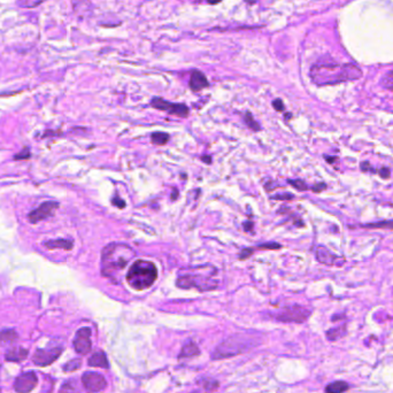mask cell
Segmentation results:
<instances>
[{"label":"cell","mask_w":393,"mask_h":393,"mask_svg":"<svg viewBox=\"0 0 393 393\" xmlns=\"http://www.w3.org/2000/svg\"><path fill=\"white\" fill-rule=\"evenodd\" d=\"M208 85H209L208 81H207L206 76L201 72L196 70V72H193L191 74V78H190V87H191L192 91L198 92L202 89H205V87H207Z\"/></svg>","instance_id":"cell-14"},{"label":"cell","mask_w":393,"mask_h":393,"mask_svg":"<svg viewBox=\"0 0 393 393\" xmlns=\"http://www.w3.org/2000/svg\"><path fill=\"white\" fill-rule=\"evenodd\" d=\"M199 2H201V0H199ZM205 2L210 4V5H215V4H219L221 0H205Z\"/></svg>","instance_id":"cell-42"},{"label":"cell","mask_w":393,"mask_h":393,"mask_svg":"<svg viewBox=\"0 0 393 393\" xmlns=\"http://www.w3.org/2000/svg\"><path fill=\"white\" fill-rule=\"evenodd\" d=\"M281 245L280 244H276V243H268V244H263V245H260L259 249H270V250H278L281 249Z\"/></svg>","instance_id":"cell-33"},{"label":"cell","mask_w":393,"mask_h":393,"mask_svg":"<svg viewBox=\"0 0 393 393\" xmlns=\"http://www.w3.org/2000/svg\"><path fill=\"white\" fill-rule=\"evenodd\" d=\"M244 229H245L246 231H251L252 229H253V223H251V222H245V223H244Z\"/></svg>","instance_id":"cell-40"},{"label":"cell","mask_w":393,"mask_h":393,"mask_svg":"<svg viewBox=\"0 0 393 393\" xmlns=\"http://www.w3.org/2000/svg\"><path fill=\"white\" fill-rule=\"evenodd\" d=\"M74 348L78 354L85 355L91 351L92 342H91V329L84 326L77 330L74 339Z\"/></svg>","instance_id":"cell-10"},{"label":"cell","mask_w":393,"mask_h":393,"mask_svg":"<svg viewBox=\"0 0 393 393\" xmlns=\"http://www.w3.org/2000/svg\"><path fill=\"white\" fill-rule=\"evenodd\" d=\"M362 76L361 69L353 64L339 65L337 63H319L311 69V78L316 85H332V84L354 81Z\"/></svg>","instance_id":"cell-2"},{"label":"cell","mask_w":393,"mask_h":393,"mask_svg":"<svg viewBox=\"0 0 393 393\" xmlns=\"http://www.w3.org/2000/svg\"><path fill=\"white\" fill-rule=\"evenodd\" d=\"M87 365H89L90 367H98V368H105V369L109 368L108 359L107 356H106L105 352L103 351H98L94 353L89 359V361H87Z\"/></svg>","instance_id":"cell-15"},{"label":"cell","mask_w":393,"mask_h":393,"mask_svg":"<svg viewBox=\"0 0 393 393\" xmlns=\"http://www.w3.org/2000/svg\"><path fill=\"white\" fill-rule=\"evenodd\" d=\"M17 334L14 330L6 329L0 331V343L2 344H12L16 341Z\"/></svg>","instance_id":"cell-20"},{"label":"cell","mask_w":393,"mask_h":393,"mask_svg":"<svg viewBox=\"0 0 393 393\" xmlns=\"http://www.w3.org/2000/svg\"><path fill=\"white\" fill-rule=\"evenodd\" d=\"M378 175L381 176L382 178H384V179H387V178H390V176H391V171H390V169H388L387 167H382L381 169L378 170Z\"/></svg>","instance_id":"cell-31"},{"label":"cell","mask_w":393,"mask_h":393,"mask_svg":"<svg viewBox=\"0 0 393 393\" xmlns=\"http://www.w3.org/2000/svg\"><path fill=\"white\" fill-rule=\"evenodd\" d=\"M219 282L214 280L210 275H201V274H187L179 276L176 281V285L180 289L196 288L199 291H209L218 288Z\"/></svg>","instance_id":"cell-5"},{"label":"cell","mask_w":393,"mask_h":393,"mask_svg":"<svg viewBox=\"0 0 393 393\" xmlns=\"http://www.w3.org/2000/svg\"><path fill=\"white\" fill-rule=\"evenodd\" d=\"M325 188H326V185L324 183H320V184L314 185V188H313V191H314V192H320V191H322V190H324Z\"/></svg>","instance_id":"cell-39"},{"label":"cell","mask_w":393,"mask_h":393,"mask_svg":"<svg viewBox=\"0 0 393 393\" xmlns=\"http://www.w3.org/2000/svg\"><path fill=\"white\" fill-rule=\"evenodd\" d=\"M176 196H177V190L174 189V192H173V194H171V199L175 200L176 198H177V197H176Z\"/></svg>","instance_id":"cell-43"},{"label":"cell","mask_w":393,"mask_h":393,"mask_svg":"<svg viewBox=\"0 0 393 393\" xmlns=\"http://www.w3.org/2000/svg\"><path fill=\"white\" fill-rule=\"evenodd\" d=\"M29 157H30L29 149H23V152L15 156V159H17V160H25V159H28Z\"/></svg>","instance_id":"cell-34"},{"label":"cell","mask_w":393,"mask_h":393,"mask_svg":"<svg viewBox=\"0 0 393 393\" xmlns=\"http://www.w3.org/2000/svg\"><path fill=\"white\" fill-rule=\"evenodd\" d=\"M245 2H246L247 4H250V5H253V4L257 3L258 0H245Z\"/></svg>","instance_id":"cell-45"},{"label":"cell","mask_w":393,"mask_h":393,"mask_svg":"<svg viewBox=\"0 0 393 393\" xmlns=\"http://www.w3.org/2000/svg\"><path fill=\"white\" fill-rule=\"evenodd\" d=\"M276 199H281V200H286V199H293V194L286 193V194H280V196L275 197Z\"/></svg>","instance_id":"cell-37"},{"label":"cell","mask_w":393,"mask_h":393,"mask_svg":"<svg viewBox=\"0 0 393 393\" xmlns=\"http://www.w3.org/2000/svg\"><path fill=\"white\" fill-rule=\"evenodd\" d=\"M43 246L48 250L63 249L66 251H70L73 249V241L69 239H54V240H46L43 243Z\"/></svg>","instance_id":"cell-17"},{"label":"cell","mask_w":393,"mask_h":393,"mask_svg":"<svg viewBox=\"0 0 393 393\" xmlns=\"http://www.w3.org/2000/svg\"><path fill=\"white\" fill-rule=\"evenodd\" d=\"M361 227L368 228V229H390V230H393V220L379 221V222H375V223L362 224Z\"/></svg>","instance_id":"cell-21"},{"label":"cell","mask_w":393,"mask_h":393,"mask_svg":"<svg viewBox=\"0 0 393 393\" xmlns=\"http://www.w3.org/2000/svg\"><path fill=\"white\" fill-rule=\"evenodd\" d=\"M289 183L292 185L293 188L300 190V191H305V190H307L308 187L306 185V183L303 182L301 179H297V180H289Z\"/></svg>","instance_id":"cell-30"},{"label":"cell","mask_w":393,"mask_h":393,"mask_svg":"<svg viewBox=\"0 0 393 393\" xmlns=\"http://www.w3.org/2000/svg\"><path fill=\"white\" fill-rule=\"evenodd\" d=\"M81 367H82V360L74 359L72 361L67 362V364L64 366V370L66 373H72V372H75V370H78Z\"/></svg>","instance_id":"cell-25"},{"label":"cell","mask_w":393,"mask_h":393,"mask_svg":"<svg viewBox=\"0 0 393 393\" xmlns=\"http://www.w3.org/2000/svg\"><path fill=\"white\" fill-rule=\"evenodd\" d=\"M273 106H274V108H275L276 110H278V112H283V110H284V104H283V101H282L281 99L274 100Z\"/></svg>","instance_id":"cell-32"},{"label":"cell","mask_w":393,"mask_h":393,"mask_svg":"<svg viewBox=\"0 0 393 393\" xmlns=\"http://www.w3.org/2000/svg\"><path fill=\"white\" fill-rule=\"evenodd\" d=\"M77 391V383L75 379H69V381L65 382L60 388V393H76Z\"/></svg>","instance_id":"cell-23"},{"label":"cell","mask_w":393,"mask_h":393,"mask_svg":"<svg viewBox=\"0 0 393 393\" xmlns=\"http://www.w3.org/2000/svg\"><path fill=\"white\" fill-rule=\"evenodd\" d=\"M381 84L383 87H385V89L393 91V70L384 75L383 78L381 79Z\"/></svg>","instance_id":"cell-26"},{"label":"cell","mask_w":393,"mask_h":393,"mask_svg":"<svg viewBox=\"0 0 393 393\" xmlns=\"http://www.w3.org/2000/svg\"><path fill=\"white\" fill-rule=\"evenodd\" d=\"M202 161L204 162H207V163H210V157H202Z\"/></svg>","instance_id":"cell-44"},{"label":"cell","mask_w":393,"mask_h":393,"mask_svg":"<svg viewBox=\"0 0 393 393\" xmlns=\"http://www.w3.org/2000/svg\"><path fill=\"white\" fill-rule=\"evenodd\" d=\"M152 106L154 108L168 112L171 115H177L180 117H188L190 110L184 104H174L166 101L161 98H154L152 100Z\"/></svg>","instance_id":"cell-9"},{"label":"cell","mask_w":393,"mask_h":393,"mask_svg":"<svg viewBox=\"0 0 393 393\" xmlns=\"http://www.w3.org/2000/svg\"><path fill=\"white\" fill-rule=\"evenodd\" d=\"M59 204L56 201H45L38 207L29 213V221L32 223H38L41 221L48 219L50 216L54 214V211L58 209Z\"/></svg>","instance_id":"cell-11"},{"label":"cell","mask_w":393,"mask_h":393,"mask_svg":"<svg viewBox=\"0 0 393 393\" xmlns=\"http://www.w3.org/2000/svg\"><path fill=\"white\" fill-rule=\"evenodd\" d=\"M315 257L317 261L325 264V266H336L341 267L345 263V259L334 254L324 246H317L315 250Z\"/></svg>","instance_id":"cell-13"},{"label":"cell","mask_w":393,"mask_h":393,"mask_svg":"<svg viewBox=\"0 0 393 393\" xmlns=\"http://www.w3.org/2000/svg\"><path fill=\"white\" fill-rule=\"evenodd\" d=\"M311 315V311L299 305L286 306L274 315V317L280 322H294V323H303Z\"/></svg>","instance_id":"cell-6"},{"label":"cell","mask_w":393,"mask_h":393,"mask_svg":"<svg viewBox=\"0 0 393 393\" xmlns=\"http://www.w3.org/2000/svg\"><path fill=\"white\" fill-rule=\"evenodd\" d=\"M251 254H253V250H252V249H246V250L243 251V253L240 254V259L249 258Z\"/></svg>","instance_id":"cell-38"},{"label":"cell","mask_w":393,"mask_h":393,"mask_svg":"<svg viewBox=\"0 0 393 393\" xmlns=\"http://www.w3.org/2000/svg\"><path fill=\"white\" fill-rule=\"evenodd\" d=\"M28 350H25L23 347H14L8 350L5 354V360L6 361H12V362H21L26 359L28 356Z\"/></svg>","instance_id":"cell-16"},{"label":"cell","mask_w":393,"mask_h":393,"mask_svg":"<svg viewBox=\"0 0 393 393\" xmlns=\"http://www.w3.org/2000/svg\"><path fill=\"white\" fill-rule=\"evenodd\" d=\"M113 204L115 205V206H117L118 208H123V207L126 206V202L123 201V200H121L120 198H118V197H115V198H114V199H113Z\"/></svg>","instance_id":"cell-35"},{"label":"cell","mask_w":393,"mask_h":393,"mask_svg":"<svg viewBox=\"0 0 393 393\" xmlns=\"http://www.w3.org/2000/svg\"><path fill=\"white\" fill-rule=\"evenodd\" d=\"M0 393H2V390H0Z\"/></svg>","instance_id":"cell-46"},{"label":"cell","mask_w":393,"mask_h":393,"mask_svg":"<svg viewBox=\"0 0 393 393\" xmlns=\"http://www.w3.org/2000/svg\"><path fill=\"white\" fill-rule=\"evenodd\" d=\"M158 278L156 264L147 260H137L131 264L126 280L132 289L137 291L151 288Z\"/></svg>","instance_id":"cell-4"},{"label":"cell","mask_w":393,"mask_h":393,"mask_svg":"<svg viewBox=\"0 0 393 393\" xmlns=\"http://www.w3.org/2000/svg\"><path fill=\"white\" fill-rule=\"evenodd\" d=\"M345 335V326H341V328H336V329H331L326 332V337H328L329 341H337L343 336Z\"/></svg>","instance_id":"cell-24"},{"label":"cell","mask_w":393,"mask_h":393,"mask_svg":"<svg viewBox=\"0 0 393 393\" xmlns=\"http://www.w3.org/2000/svg\"><path fill=\"white\" fill-rule=\"evenodd\" d=\"M45 0H22L19 3V5L25 8H35L43 4Z\"/></svg>","instance_id":"cell-28"},{"label":"cell","mask_w":393,"mask_h":393,"mask_svg":"<svg viewBox=\"0 0 393 393\" xmlns=\"http://www.w3.org/2000/svg\"><path fill=\"white\" fill-rule=\"evenodd\" d=\"M200 354V350L196 344L193 342H188L185 345L183 346L182 351H180L178 359H184V357H193Z\"/></svg>","instance_id":"cell-18"},{"label":"cell","mask_w":393,"mask_h":393,"mask_svg":"<svg viewBox=\"0 0 393 393\" xmlns=\"http://www.w3.org/2000/svg\"><path fill=\"white\" fill-rule=\"evenodd\" d=\"M63 351L64 348L61 346H54L50 348H38L33 356V361L34 364H36L37 366H41V367L48 366L58 359V357L61 355V353H63Z\"/></svg>","instance_id":"cell-7"},{"label":"cell","mask_w":393,"mask_h":393,"mask_svg":"<svg viewBox=\"0 0 393 393\" xmlns=\"http://www.w3.org/2000/svg\"><path fill=\"white\" fill-rule=\"evenodd\" d=\"M202 386H204L206 391H214L215 388L219 387V382L215 381V379H211V378H206V379H204Z\"/></svg>","instance_id":"cell-27"},{"label":"cell","mask_w":393,"mask_h":393,"mask_svg":"<svg viewBox=\"0 0 393 393\" xmlns=\"http://www.w3.org/2000/svg\"><path fill=\"white\" fill-rule=\"evenodd\" d=\"M361 170L362 171H374L372 166H370V163L367 161V162H362L361 163Z\"/></svg>","instance_id":"cell-36"},{"label":"cell","mask_w":393,"mask_h":393,"mask_svg":"<svg viewBox=\"0 0 393 393\" xmlns=\"http://www.w3.org/2000/svg\"><path fill=\"white\" fill-rule=\"evenodd\" d=\"M82 384L87 392H100L107 387V381L101 374L95 372H86L82 376Z\"/></svg>","instance_id":"cell-8"},{"label":"cell","mask_w":393,"mask_h":393,"mask_svg":"<svg viewBox=\"0 0 393 393\" xmlns=\"http://www.w3.org/2000/svg\"><path fill=\"white\" fill-rule=\"evenodd\" d=\"M326 159V161H328L329 163H334L336 160H337V158H332V157H324Z\"/></svg>","instance_id":"cell-41"},{"label":"cell","mask_w":393,"mask_h":393,"mask_svg":"<svg viewBox=\"0 0 393 393\" xmlns=\"http://www.w3.org/2000/svg\"><path fill=\"white\" fill-rule=\"evenodd\" d=\"M260 344L259 338L247 335H233L227 338L215 348L211 354V359H229V357L239 355L241 353L250 351L251 348L258 346Z\"/></svg>","instance_id":"cell-3"},{"label":"cell","mask_w":393,"mask_h":393,"mask_svg":"<svg viewBox=\"0 0 393 393\" xmlns=\"http://www.w3.org/2000/svg\"><path fill=\"white\" fill-rule=\"evenodd\" d=\"M135 251L121 243H110L101 252V274L115 284L120 283L123 270L135 258Z\"/></svg>","instance_id":"cell-1"},{"label":"cell","mask_w":393,"mask_h":393,"mask_svg":"<svg viewBox=\"0 0 393 393\" xmlns=\"http://www.w3.org/2000/svg\"><path fill=\"white\" fill-rule=\"evenodd\" d=\"M38 383L37 375L34 372H28L22 374L21 376L15 379L14 388L17 393H29L36 387Z\"/></svg>","instance_id":"cell-12"},{"label":"cell","mask_w":393,"mask_h":393,"mask_svg":"<svg viewBox=\"0 0 393 393\" xmlns=\"http://www.w3.org/2000/svg\"><path fill=\"white\" fill-rule=\"evenodd\" d=\"M348 388H350V385L346 382L343 381H337V382H332L326 385L325 387V393H344L346 392Z\"/></svg>","instance_id":"cell-19"},{"label":"cell","mask_w":393,"mask_h":393,"mask_svg":"<svg viewBox=\"0 0 393 393\" xmlns=\"http://www.w3.org/2000/svg\"><path fill=\"white\" fill-rule=\"evenodd\" d=\"M245 121L247 123V126H249L252 130L254 131H259L260 130V126L257 123V121L254 120L253 116L251 115V113H247L245 115Z\"/></svg>","instance_id":"cell-29"},{"label":"cell","mask_w":393,"mask_h":393,"mask_svg":"<svg viewBox=\"0 0 393 393\" xmlns=\"http://www.w3.org/2000/svg\"><path fill=\"white\" fill-rule=\"evenodd\" d=\"M152 143L157 144V145H165L168 143L169 140V135L166 134V132H154L151 136Z\"/></svg>","instance_id":"cell-22"}]
</instances>
